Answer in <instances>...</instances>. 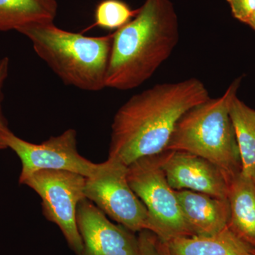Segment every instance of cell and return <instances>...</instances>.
<instances>
[{
	"label": "cell",
	"mask_w": 255,
	"mask_h": 255,
	"mask_svg": "<svg viewBox=\"0 0 255 255\" xmlns=\"http://www.w3.org/2000/svg\"><path fill=\"white\" fill-rule=\"evenodd\" d=\"M252 179H253V182H254L255 186V170L254 172V173H253V175H252Z\"/></svg>",
	"instance_id": "603a6c76"
},
{
	"label": "cell",
	"mask_w": 255,
	"mask_h": 255,
	"mask_svg": "<svg viewBox=\"0 0 255 255\" xmlns=\"http://www.w3.org/2000/svg\"><path fill=\"white\" fill-rule=\"evenodd\" d=\"M227 199L230 206L228 228L255 249V186L253 179L242 172L228 178Z\"/></svg>",
	"instance_id": "7c38bea8"
},
{
	"label": "cell",
	"mask_w": 255,
	"mask_h": 255,
	"mask_svg": "<svg viewBox=\"0 0 255 255\" xmlns=\"http://www.w3.org/2000/svg\"><path fill=\"white\" fill-rule=\"evenodd\" d=\"M9 68V60L7 57L0 59V135H4L11 130L8 128L7 123L1 111V102L2 99V88L5 80L8 76Z\"/></svg>",
	"instance_id": "d6986e66"
},
{
	"label": "cell",
	"mask_w": 255,
	"mask_h": 255,
	"mask_svg": "<svg viewBox=\"0 0 255 255\" xmlns=\"http://www.w3.org/2000/svg\"><path fill=\"white\" fill-rule=\"evenodd\" d=\"M230 116L241 155L242 172L252 177L255 170V110L235 96Z\"/></svg>",
	"instance_id": "9a60e30c"
},
{
	"label": "cell",
	"mask_w": 255,
	"mask_h": 255,
	"mask_svg": "<svg viewBox=\"0 0 255 255\" xmlns=\"http://www.w3.org/2000/svg\"><path fill=\"white\" fill-rule=\"evenodd\" d=\"M86 177L64 170H40L22 183L41 197L43 216L55 223L76 255H82L83 243L76 214L79 203L85 199Z\"/></svg>",
	"instance_id": "8992f818"
},
{
	"label": "cell",
	"mask_w": 255,
	"mask_h": 255,
	"mask_svg": "<svg viewBox=\"0 0 255 255\" xmlns=\"http://www.w3.org/2000/svg\"><path fill=\"white\" fill-rule=\"evenodd\" d=\"M76 220L83 243L82 255H138V239L134 233L111 222L87 198L79 203Z\"/></svg>",
	"instance_id": "9c48e42d"
},
{
	"label": "cell",
	"mask_w": 255,
	"mask_h": 255,
	"mask_svg": "<svg viewBox=\"0 0 255 255\" xmlns=\"http://www.w3.org/2000/svg\"><path fill=\"white\" fill-rule=\"evenodd\" d=\"M241 78L235 80L221 97L210 98L179 119L165 151H182L203 157L219 167L227 179L242 171L241 155L230 105Z\"/></svg>",
	"instance_id": "277c9868"
},
{
	"label": "cell",
	"mask_w": 255,
	"mask_h": 255,
	"mask_svg": "<svg viewBox=\"0 0 255 255\" xmlns=\"http://www.w3.org/2000/svg\"><path fill=\"white\" fill-rule=\"evenodd\" d=\"M3 137L6 147L14 151L21 161L18 179L21 184L40 170L68 171L90 177L100 168V163H94L79 153L75 129H68L39 144L23 140L11 131Z\"/></svg>",
	"instance_id": "ba28073f"
},
{
	"label": "cell",
	"mask_w": 255,
	"mask_h": 255,
	"mask_svg": "<svg viewBox=\"0 0 255 255\" xmlns=\"http://www.w3.org/2000/svg\"><path fill=\"white\" fill-rule=\"evenodd\" d=\"M210 98L205 85L195 78L157 84L132 96L114 116L108 158L128 166L162 153L182 116Z\"/></svg>",
	"instance_id": "6da1fadb"
},
{
	"label": "cell",
	"mask_w": 255,
	"mask_h": 255,
	"mask_svg": "<svg viewBox=\"0 0 255 255\" xmlns=\"http://www.w3.org/2000/svg\"><path fill=\"white\" fill-rule=\"evenodd\" d=\"M128 166L108 158L86 177L85 195L107 216L132 233L150 229L147 210L130 187Z\"/></svg>",
	"instance_id": "52a82bcc"
},
{
	"label": "cell",
	"mask_w": 255,
	"mask_h": 255,
	"mask_svg": "<svg viewBox=\"0 0 255 255\" xmlns=\"http://www.w3.org/2000/svg\"><path fill=\"white\" fill-rule=\"evenodd\" d=\"M3 136H4V135H0V150L7 148L6 143H5L4 137H3Z\"/></svg>",
	"instance_id": "7402d4cb"
},
{
	"label": "cell",
	"mask_w": 255,
	"mask_h": 255,
	"mask_svg": "<svg viewBox=\"0 0 255 255\" xmlns=\"http://www.w3.org/2000/svg\"><path fill=\"white\" fill-rule=\"evenodd\" d=\"M17 31L27 37L38 56L65 85L90 92L105 88L114 33L86 36L53 22L33 23Z\"/></svg>",
	"instance_id": "3957f363"
},
{
	"label": "cell",
	"mask_w": 255,
	"mask_h": 255,
	"mask_svg": "<svg viewBox=\"0 0 255 255\" xmlns=\"http://www.w3.org/2000/svg\"><path fill=\"white\" fill-rule=\"evenodd\" d=\"M138 255H159L158 238L154 233L149 231L139 232Z\"/></svg>",
	"instance_id": "ac0fdd59"
},
{
	"label": "cell",
	"mask_w": 255,
	"mask_h": 255,
	"mask_svg": "<svg viewBox=\"0 0 255 255\" xmlns=\"http://www.w3.org/2000/svg\"><path fill=\"white\" fill-rule=\"evenodd\" d=\"M167 244L170 255H250L253 249L228 226L210 236L174 238Z\"/></svg>",
	"instance_id": "4fadbf2b"
},
{
	"label": "cell",
	"mask_w": 255,
	"mask_h": 255,
	"mask_svg": "<svg viewBox=\"0 0 255 255\" xmlns=\"http://www.w3.org/2000/svg\"><path fill=\"white\" fill-rule=\"evenodd\" d=\"M160 154L142 157L129 164L127 178L147 210L149 231L159 241L168 243L174 238L192 236V233L183 216L176 191L167 182Z\"/></svg>",
	"instance_id": "5b68a950"
},
{
	"label": "cell",
	"mask_w": 255,
	"mask_h": 255,
	"mask_svg": "<svg viewBox=\"0 0 255 255\" xmlns=\"http://www.w3.org/2000/svg\"><path fill=\"white\" fill-rule=\"evenodd\" d=\"M138 12L139 8L132 9L122 0H103L96 7L95 23L84 31L94 27L117 31L131 21Z\"/></svg>",
	"instance_id": "2e32d148"
},
{
	"label": "cell",
	"mask_w": 255,
	"mask_h": 255,
	"mask_svg": "<svg viewBox=\"0 0 255 255\" xmlns=\"http://www.w3.org/2000/svg\"><path fill=\"white\" fill-rule=\"evenodd\" d=\"M179 40L170 0H145L137 16L114 32L106 87L127 91L140 86L168 59Z\"/></svg>",
	"instance_id": "7a4b0ae2"
},
{
	"label": "cell",
	"mask_w": 255,
	"mask_h": 255,
	"mask_svg": "<svg viewBox=\"0 0 255 255\" xmlns=\"http://www.w3.org/2000/svg\"><path fill=\"white\" fill-rule=\"evenodd\" d=\"M161 165L174 190H190L227 199L226 174L207 159L182 151H164Z\"/></svg>",
	"instance_id": "30bf717a"
},
{
	"label": "cell",
	"mask_w": 255,
	"mask_h": 255,
	"mask_svg": "<svg viewBox=\"0 0 255 255\" xmlns=\"http://www.w3.org/2000/svg\"><path fill=\"white\" fill-rule=\"evenodd\" d=\"M158 251L159 255H170L167 243H164L158 240Z\"/></svg>",
	"instance_id": "ffe728a7"
},
{
	"label": "cell",
	"mask_w": 255,
	"mask_h": 255,
	"mask_svg": "<svg viewBox=\"0 0 255 255\" xmlns=\"http://www.w3.org/2000/svg\"><path fill=\"white\" fill-rule=\"evenodd\" d=\"M233 16L246 23L255 13V0H227Z\"/></svg>",
	"instance_id": "e0dca14e"
},
{
	"label": "cell",
	"mask_w": 255,
	"mask_h": 255,
	"mask_svg": "<svg viewBox=\"0 0 255 255\" xmlns=\"http://www.w3.org/2000/svg\"><path fill=\"white\" fill-rule=\"evenodd\" d=\"M176 194L192 236H210L228 227L230 206L227 199L190 190L176 191Z\"/></svg>",
	"instance_id": "8fae6325"
},
{
	"label": "cell",
	"mask_w": 255,
	"mask_h": 255,
	"mask_svg": "<svg viewBox=\"0 0 255 255\" xmlns=\"http://www.w3.org/2000/svg\"><path fill=\"white\" fill-rule=\"evenodd\" d=\"M255 255V249H254V248H253V249L252 250L251 255Z\"/></svg>",
	"instance_id": "cb8c5ba5"
},
{
	"label": "cell",
	"mask_w": 255,
	"mask_h": 255,
	"mask_svg": "<svg viewBox=\"0 0 255 255\" xmlns=\"http://www.w3.org/2000/svg\"><path fill=\"white\" fill-rule=\"evenodd\" d=\"M57 10L56 0H0V31L53 22Z\"/></svg>",
	"instance_id": "5bb4252c"
},
{
	"label": "cell",
	"mask_w": 255,
	"mask_h": 255,
	"mask_svg": "<svg viewBox=\"0 0 255 255\" xmlns=\"http://www.w3.org/2000/svg\"><path fill=\"white\" fill-rule=\"evenodd\" d=\"M246 24H248V26H251L253 30L255 31V13L253 16L250 18V19L248 20V22L246 23Z\"/></svg>",
	"instance_id": "44dd1931"
}]
</instances>
